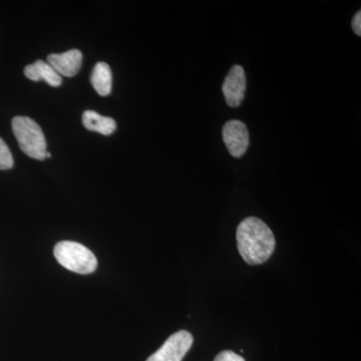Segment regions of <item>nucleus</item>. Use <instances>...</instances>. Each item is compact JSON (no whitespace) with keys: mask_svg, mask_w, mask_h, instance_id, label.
<instances>
[{"mask_svg":"<svg viewBox=\"0 0 361 361\" xmlns=\"http://www.w3.org/2000/svg\"><path fill=\"white\" fill-rule=\"evenodd\" d=\"M90 82L99 96H109L113 87V75L110 66L106 63H97L92 70Z\"/></svg>","mask_w":361,"mask_h":361,"instance_id":"obj_10","label":"nucleus"},{"mask_svg":"<svg viewBox=\"0 0 361 361\" xmlns=\"http://www.w3.org/2000/svg\"><path fill=\"white\" fill-rule=\"evenodd\" d=\"M54 257L66 269L78 274H90L97 267L94 253L78 242H59L54 247Z\"/></svg>","mask_w":361,"mask_h":361,"instance_id":"obj_3","label":"nucleus"},{"mask_svg":"<svg viewBox=\"0 0 361 361\" xmlns=\"http://www.w3.org/2000/svg\"><path fill=\"white\" fill-rule=\"evenodd\" d=\"M214 361H246L241 355L233 353L231 350H224L216 356Z\"/></svg>","mask_w":361,"mask_h":361,"instance_id":"obj_12","label":"nucleus"},{"mask_svg":"<svg viewBox=\"0 0 361 361\" xmlns=\"http://www.w3.org/2000/svg\"><path fill=\"white\" fill-rule=\"evenodd\" d=\"M223 141L228 152L234 158H241L246 153L250 142L245 123L237 120L226 123L223 128Z\"/></svg>","mask_w":361,"mask_h":361,"instance_id":"obj_5","label":"nucleus"},{"mask_svg":"<svg viewBox=\"0 0 361 361\" xmlns=\"http://www.w3.org/2000/svg\"><path fill=\"white\" fill-rule=\"evenodd\" d=\"M240 255L249 265L263 264L272 255L276 246L274 234L262 220L246 218L236 232Z\"/></svg>","mask_w":361,"mask_h":361,"instance_id":"obj_1","label":"nucleus"},{"mask_svg":"<svg viewBox=\"0 0 361 361\" xmlns=\"http://www.w3.org/2000/svg\"><path fill=\"white\" fill-rule=\"evenodd\" d=\"M45 158H51V154L47 152V154H45Z\"/></svg>","mask_w":361,"mask_h":361,"instance_id":"obj_14","label":"nucleus"},{"mask_svg":"<svg viewBox=\"0 0 361 361\" xmlns=\"http://www.w3.org/2000/svg\"><path fill=\"white\" fill-rule=\"evenodd\" d=\"M351 25H353V32L360 37L361 35V13L358 11L357 13L355 14V18H353V23H351Z\"/></svg>","mask_w":361,"mask_h":361,"instance_id":"obj_13","label":"nucleus"},{"mask_svg":"<svg viewBox=\"0 0 361 361\" xmlns=\"http://www.w3.org/2000/svg\"><path fill=\"white\" fill-rule=\"evenodd\" d=\"M47 63L61 77H75L82 68V54L78 49H71L63 54H49L47 56Z\"/></svg>","mask_w":361,"mask_h":361,"instance_id":"obj_7","label":"nucleus"},{"mask_svg":"<svg viewBox=\"0 0 361 361\" xmlns=\"http://www.w3.org/2000/svg\"><path fill=\"white\" fill-rule=\"evenodd\" d=\"M194 338L190 332L180 330L169 337L165 343L147 361H182L193 344Z\"/></svg>","mask_w":361,"mask_h":361,"instance_id":"obj_4","label":"nucleus"},{"mask_svg":"<svg viewBox=\"0 0 361 361\" xmlns=\"http://www.w3.org/2000/svg\"><path fill=\"white\" fill-rule=\"evenodd\" d=\"M25 75L33 82L44 80L51 87H59L63 82L61 75L47 63V61H37L32 65L26 66Z\"/></svg>","mask_w":361,"mask_h":361,"instance_id":"obj_8","label":"nucleus"},{"mask_svg":"<svg viewBox=\"0 0 361 361\" xmlns=\"http://www.w3.org/2000/svg\"><path fill=\"white\" fill-rule=\"evenodd\" d=\"M82 120L85 129L99 134L111 135L116 129V123L114 118L99 115L94 111H85L82 114Z\"/></svg>","mask_w":361,"mask_h":361,"instance_id":"obj_9","label":"nucleus"},{"mask_svg":"<svg viewBox=\"0 0 361 361\" xmlns=\"http://www.w3.org/2000/svg\"><path fill=\"white\" fill-rule=\"evenodd\" d=\"M13 134L21 151L35 160H44L47 154V141L39 123L28 116H18L13 120Z\"/></svg>","mask_w":361,"mask_h":361,"instance_id":"obj_2","label":"nucleus"},{"mask_svg":"<svg viewBox=\"0 0 361 361\" xmlns=\"http://www.w3.org/2000/svg\"><path fill=\"white\" fill-rule=\"evenodd\" d=\"M13 158L6 142L0 137V170H9L13 167Z\"/></svg>","mask_w":361,"mask_h":361,"instance_id":"obj_11","label":"nucleus"},{"mask_svg":"<svg viewBox=\"0 0 361 361\" xmlns=\"http://www.w3.org/2000/svg\"><path fill=\"white\" fill-rule=\"evenodd\" d=\"M226 103L231 108H237L243 102L246 92V75L241 66H234L230 70L222 87Z\"/></svg>","mask_w":361,"mask_h":361,"instance_id":"obj_6","label":"nucleus"}]
</instances>
